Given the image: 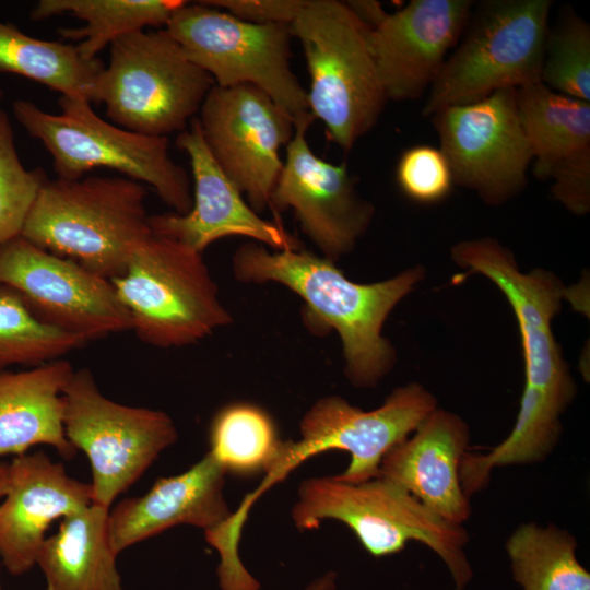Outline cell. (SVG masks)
<instances>
[{
    "mask_svg": "<svg viewBox=\"0 0 590 590\" xmlns=\"http://www.w3.org/2000/svg\"><path fill=\"white\" fill-rule=\"evenodd\" d=\"M349 9L367 25L370 30L375 28L387 15L386 12L378 1L373 0H353L345 1Z\"/></svg>",
    "mask_w": 590,
    "mask_h": 590,
    "instance_id": "e575fe53",
    "label": "cell"
},
{
    "mask_svg": "<svg viewBox=\"0 0 590 590\" xmlns=\"http://www.w3.org/2000/svg\"><path fill=\"white\" fill-rule=\"evenodd\" d=\"M469 440L463 418L437 408L385 455L378 476L411 494L445 521L462 526L471 516L459 473Z\"/></svg>",
    "mask_w": 590,
    "mask_h": 590,
    "instance_id": "44dd1931",
    "label": "cell"
},
{
    "mask_svg": "<svg viewBox=\"0 0 590 590\" xmlns=\"http://www.w3.org/2000/svg\"><path fill=\"white\" fill-rule=\"evenodd\" d=\"M138 338L155 347H181L232 322L202 253L151 234L110 281Z\"/></svg>",
    "mask_w": 590,
    "mask_h": 590,
    "instance_id": "ba28073f",
    "label": "cell"
},
{
    "mask_svg": "<svg viewBox=\"0 0 590 590\" xmlns=\"http://www.w3.org/2000/svg\"><path fill=\"white\" fill-rule=\"evenodd\" d=\"M551 0H487L429 87L423 116L541 82Z\"/></svg>",
    "mask_w": 590,
    "mask_h": 590,
    "instance_id": "9c48e42d",
    "label": "cell"
},
{
    "mask_svg": "<svg viewBox=\"0 0 590 590\" xmlns=\"http://www.w3.org/2000/svg\"><path fill=\"white\" fill-rule=\"evenodd\" d=\"M62 400L64 435L90 461L92 504L108 509L178 438L169 415L106 398L87 368L74 370Z\"/></svg>",
    "mask_w": 590,
    "mask_h": 590,
    "instance_id": "8fae6325",
    "label": "cell"
},
{
    "mask_svg": "<svg viewBox=\"0 0 590 590\" xmlns=\"http://www.w3.org/2000/svg\"><path fill=\"white\" fill-rule=\"evenodd\" d=\"M176 146L189 158L192 206L185 214L150 215L153 234L176 240L200 253L212 243L241 236L275 251L299 249L300 243L276 222L262 219L223 173L202 137L197 117L177 134Z\"/></svg>",
    "mask_w": 590,
    "mask_h": 590,
    "instance_id": "ac0fdd59",
    "label": "cell"
},
{
    "mask_svg": "<svg viewBox=\"0 0 590 590\" xmlns=\"http://www.w3.org/2000/svg\"><path fill=\"white\" fill-rule=\"evenodd\" d=\"M471 0H412L369 31V46L387 98L421 97L439 74L467 26Z\"/></svg>",
    "mask_w": 590,
    "mask_h": 590,
    "instance_id": "d6986e66",
    "label": "cell"
},
{
    "mask_svg": "<svg viewBox=\"0 0 590 590\" xmlns=\"http://www.w3.org/2000/svg\"><path fill=\"white\" fill-rule=\"evenodd\" d=\"M396 179L403 194L421 204L444 200L455 184L446 156L428 144L411 146L401 154Z\"/></svg>",
    "mask_w": 590,
    "mask_h": 590,
    "instance_id": "1f68e13d",
    "label": "cell"
},
{
    "mask_svg": "<svg viewBox=\"0 0 590 590\" xmlns=\"http://www.w3.org/2000/svg\"><path fill=\"white\" fill-rule=\"evenodd\" d=\"M182 0H40L30 17L44 21L58 15H71L85 24L59 28L63 39L80 40V52L88 59L109 47L116 39L148 27L166 26Z\"/></svg>",
    "mask_w": 590,
    "mask_h": 590,
    "instance_id": "d4e9b609",
    "label": "cell"
},
{
    "mask_svg": "<svg viewBox=\"0 0 590 590\" xmlns=\"http://www.w3.org/2000/svg\"><path fill=\"white\" fill-rule=\"evenodd\" d=\"M309 73L308 110L350 151L378 122L386 103L369 31L345 1L306 0L290 24Z\"/></svg>",
    "mask_w": 590,
    "mask_h": 590,
    "instance_id": "277c9868",
    "label": "cell"
},
{
    "mask_svg": "<svg viewBox=\"0 0 590 590\" xmlns=\"http://www.w3.org/2000/svg\"><path fill=\"white\" fill-rule=\"evenodd\" d=\"M9 483V463H0V498L7 493Z\"/></svg>",
    "mask_w": 590,
    "mask_h": 590,
    "instance_id": "8d00e7d4",
    "label": "cell"
},
{
    "mask_svg": "<svg viewBox=\"0 0 590 590\" xmlns=\"http://www.w3.org/2000/svg\"><path fill=\"white\" fill-rule=\"evenodd\" d=\"M430 118L453 182L475 191L489 205H500L526 188L533 156L515 88L442 108Z\"/></svg>",
    "mask_w": 590,
    "mask_h": 590,
    "instance_id": "7c38bea8",
    "label": "cell"
},
{
    "mask_svg": "<svg viewBox=\"0 0 590 590\" xmlns=\"http://www.w3.org/2000/svg\"><path fill=\"white\" fill-rule=\"evenodd\" d=\"M209 453L227 473L268 475L283 451L276 425L261 406L233 402L220 409L209 428Z\"/></svg>",
    "mask_w": 590,
    "mask_h": 590,
    "instance_id": "4316f807",
    "label": "cell"
},
{
    "mask_svg": "<svg viewBox=\"0 0 590 590\" xmlns=\"http://www.w3.org/2000/svg\"><path fill=\"white\" fill-rule=\"evenodd\" d=\"M335 574L332 571L317 578L310 583L306 590H334L335 587Z\"/></svg>",
    "mask_w": 590,
    "mask_h": 590,
    "instance_id": "d590c367",
    "label": "cell"
},
{
    "mask_svg": "<svg viewBox=\"0 0 590 590\" xmlns=\"http://www.w3.org/2000/svg\"><path fill=\"white\" fill-rule=\"evenodd\" d=\"M104 66L98 57L85 58L76 46L35 38L13 23L0 21V72L27 78L61 96L82 97L92 104Z\"/></svg>",
    "mask_w": 590,
    "mask_h": 590,
    "instance_id": "484cf974",
    "label": "cell"
},
{
    "mask_svg": "<svg viewBox=\"0 0 590 590\" xmlns=\"http://www.w3.org/2000/svg\"><path fill=\"white\" fill-rule=\"evenodd\" d=\"M165 30L216 86L250 84L293 118L309 111L307 91L292 70L290 24H253L186 1Z\"/></svg>",
    "mask_w": 590,
    "mask_h": 590,
    "instance_id": "30bf717a",
    "label": "cell"
},
{
    "mask_svg": "<svg viewBox=\"0 0 590 590\" xmlns=\"http://www.w3.org/2000/svg\"><path fill=\"white\" fill-rule=\"evenodd\" d=\"M576 550L568 531L535 522L519 526L506 542L514 579L523 590H590Z\"/></svg>",
    "mask_w": 590,
    "mask_h": 590,
    "instance_id": "83f0119b",
    "label": "cell"
},
{
    "mask_svg": "<svg viewBox=\"0 0 590 590\" xmlns=\"http://www.w3.org/2000/svg\"><path fill=\"white\" fill-rule=\"evenodd\" d=\"M197 119L220 168L257 213L264 211L283 168L281 150L294 134V118L260 88L240 84L214 85Z\"/></svg>",
    "mask_w": 590,
    "mask_h": 590,
    "instance_id": "4fadbf2b",
    "label": "cell"
},
{
    "mask_svg": "<svg viewBox=\"0 0 590 590\" xmlns=\"http://www.w3.org/2000/svg\"><path fill=\"white\" fill-rule=\"evenodd\" d=\"M88 342L35 317L14 288L0 283V371L12 365L39 366Z\"/></svg>",
    "mask_w": 590,
    "mask_h": 590,
    "instance_id": "f1b7e54d",
    "label": "cell"
},
{
    "mask_svg": "<svg viewBox=\"0 0 590 590\" xmlns=\"http://www.w3.org/2000/svg\"><path fill=\"white\" fill-rule=\"evenodd\" d=\"M0 590H1V587H0Z\"/></svg>",
    "mask_w": 590,
    "mask_h": 590,
    "instance_id": "f35d334b",
    "label": "cell"
},
{
    "mask_svg": "<svg viewBox=\"0 0 590 590\" xmlns=\"http://www.w3.org/2000/svg\"><path fill=\"white\" fill-rule=\"evenodd\" d=\"M437 409L436 398L422 385L396 388L377 409L364 411L338 396L322 398L303 416L300 439L285 441L287 473L307 459L328 450L351 456L339 480L361 483L378 476L385 455L409 437Z\"/></svg>",
    "mask_w": 590,
    "mask_h": 590,
    "instance_id": "5bb4252c",
    "label": "cell"
},
{
    "mask_svg": "<svg viewBox=\"0 0 590 590\" xmlns=\"http://www.w3.org/2000/svg\"><path fill=\"white\" fill-rule=\"evenodd\" d=\"M47 179L43 168L23 165L9 115L0 109V246L21 236Z\"/></svg>",
    "mask_w": 590,
    "mask_h": 590,
    "instance_id": "4dcf8cb0",
    "label": "cell"
},
{
    "mask_svg": "<svg viewBox=\"0 0 590 590\" xmlns=\"http://www.w3.org/2000/svg\"><path fill=\"white\" fill-rule=\"evenodd\" d=\"M214 85L165 28L142 30L110 44L93 103L121 128L167 138L187 129Z\"/></svg>",
    "mask_w": 590,
    "mask_h": 590,
    "instance_id": "52a82bcc",
    "label": "cell"
},
{
    "mask_svg": "<svg viewBox=\"0 0 590 590\" xmlns=\"http://www.w3.org/2000/svg\"><path fill=\"white\" fill-rule=\"evenodd\" d=\"M541 82L566 96L590 102V27L575 14L548 28Z\"/></svg>",
    "mask_w": 590,
    "mask_h": 590,
    "instance_id": "f546056e",
    "label": "cell"
},
{
    "mask_svg": "<svg viewBox=\"0 0 590 590\" xmlns=\"http://www.w3.org/2000/svg\"><path fill=\"white\" fill-rule=\"evenodd\" d=\"M226 472L208 452L185 472L160 477L142 496L122 499L108 514L113 551H122L169 528L189 524L204 531L220 554L219 570L235 575L243 569L233 512L223 495Z\"/></svg>",
    "mask_w": 590,
    "mask_h": 590,
    "instance_id": "2e32d148",
    "label": "cell"
},
{
    "mask_svg": "<svg viewBox=\"0 0 590 590\" xmlns=\"http://www.w3.org/2000/svg\"><path fill=\"white\" fill-rule=\"evenodd\" d=\"M551 191L568 211L585 215L590 209V157L557 169L551 178Z\"/></svg>",
    "mask_w": 590,
    "mask_h": 590,
    "instance_id": "836d02e7",
    "label": "cell"
},
{
    "mask_svg": "<svg viewBox=\"0 0 590 590\" xmlns=\"http://www.w3.org/2000/svg\"><path fill=\"white\" fill-rule=\"evenodd\" d=\"M146 190L127 177L47 179L21 236L109 281L151 234Z\"/></svg>",
    "mask_w": 590,
    "mask_h": 590,
    "instance_id": "3957f363",
    "label": "cell"
},
{
    "mask_svg": "<svg viewBox=\"0 0 590 590\" xmlns=\"http://www.w3.org/2000/svg\"><path fill=\"white\" fill-rule=\"evenodd\" d=\"M74 369L64 358L22 371H0V457L49 445L66 460L78 450L62 423V392Z\"/></svg>",
    "mask_w": 590,
    "mask_h": 590,
    "instance_id": "7402d4cb",
    "label": "cell"
},
{
    "mask_svg": "<svg viewBox=\"0 0 590 590\" xmlns=\"http://www.w3.org/2000/svg\"><path fill=\"white\" fill-rule=\"evenodd\" d=\"M292 519L299 530L317 529L327 519L338 520L377 558L403 551L409 542L422 543L444 562L456 590H463L473 577L463 526L445 521L379 476L361 483L343 482L335 475L307 479L298 487Z\"/></svg>",
    "mask_w": 590,
    "mask_h": 590,
    "instance_id": "5b68a950",
    "label": "cell"
},
{
    "mask_svg": "<svg viewBox=\"0 0 590 590\" xmlns=\"http://www.w3.org/2000/svg\"><path fill=\"white\" fill-rule=\"evenodd\" d=\"M59 114L26 99L12 103L16 121L42 142L57 178L76 180L95 168H109L145 182L178 214L192 206L189 176L169 155L168 138L140 134L101 118L82 97L60 96Z\"/></svg>",
    "mask_w": 590,
    "mask_h": 590,
    "instance_id": "8992f818",
    "label": "cell"
},
{
    "mask_svg": "<svg viewBox=\"0 0 590 590\" xmlns=\"http://www.w3.org/2000/svg\"><path fill=\"white\" fill-rule=\"evenodd\" d=\"M306 0H204L202 3L221 9L253 24H291Z\"/></svg>",
    "mask_w": 590,
    "mask_h": 590,
    "instance_id": "d6a6232c",
    "label": "cell"
},
{
    "mask_svg": "<svg viewBox=\"0 0 590 590\" xmlns=\"http://www.w3.org/2000/svg\"><path fill=\"white\" fill-rule=\"evenodd\" d=\"M233 271L241 282H276L298 295L305 324L319 334L337 331L345 375L363 388L376 386L393 367L396 351L381 334L384 323L425 274L415 267L380 282L357 283L326 257L302 248L271 252L256 241L237 248Z\"/></svg>",
    "mask_w": 590,
    "mask_h": 590,
    "instance_id": "7a4b0ae2",
    "label": "cell"
},
{
    "mask_svg": "<svg viewBox=\"0 0 590 590\" xmlns=\"http://www.w3.org/2000/svg\"><path fill=\"white\" fill-rule=\"evenodd\" d=\"M452 260L481 273L505 295L516 316L524 356V388L509 435L483 456L489 469L535 463L557 445L560 416L576 396V385L552 331L565 287L552 272L520 271L514 253L491 237L457 243Z\"/></svg>",
    "mask_w": 590,
    "mask_h": 590,
    "instance_id": "6da1fadb",
    "label": "cell"
},
{
    "mask_svg": "<svg viewBox=\"0 0 590 590\" xmlns=\"http://www.w3.org/2000/svg\"><path fill=\"white\" fill-rule=\"evenodd\" d=\"M0 283L42 322L86 342L132 329L113 283L19 236L0 246Z\"/></svg>",
    "mask_w": 590,
    "mask_h": 590,
    "instance_id": "9a60e30c",
    "label": "cell"
},
{
    "mask_svg": "<svg viewBox=\"0 0 590 590\" xmlns=\"http://www.w3.org/2000/svg\"><path fill=\"white\" fill-rule=\"evenodd\" d=\"M3 95H4V94H3V91L0 90V101L2 99Z\"/></svg>",
    "mask_w": 590,
    "mask_h": 590,
    "instance_id": "74e56055",
    "label": "cell"
},
{
    "mask_svg": "<svg viewBox=\"0 0 590 590\" xmlns=\"http://www.w3.org/2000/svg\"><path fill=\"white\" fill-rule=\"evenodd\" d=\"M0 505V556L14 576L36 565L50 524L92 504V487L43 451L16 456Z\"/></svg>",
    "mask_w": 590,
    "mask_h": 590,
    "instance_id": "ffe728a7",
    "label": "cell"
},
{
    "mask_svg": "<svg viewBox=\"0 0 590 590\" xmlns=\"http://www.w3.org/2000/svg\"><path fill=\"white\" fill-rule=\"evenodd\" d=\"M108 514V508L91 504L63 517L58 531L45 538L36 564L46 590H121Z\"/></svg>",
    "mask_w": 590,
    "mask_h": 590,
    "instance_id": "603a6c76",
    "label": "cell"
},
{
    "mask_svg": "<svg viewBox=\"0 0 590 590\" xmlns=\"http://www.w3.org/2000/svg\"><path fill=\"white\" fill-rule=\"evenodd\" d=\"M516 94L539 179H550L557 169L590 157V102L557 93L542 82L517 88Z\"/></svg>",
    "mask_w": 590,
    "mask_h": 590,
    "instance_id": "cb8c5ba5",
    "label": "cell"
},
{
    "mask_svg": "<svg viewBox=\"0 0 590 590\" xmlns=\"http://www.w3.org/2000/svg\"><path fill=\"white\" fill-rule=\"evenodd\" d=\"M314 120L309 111L294 118L270 208L275 213L291 209L304 234L335 261L354 249L375 208L356 189L345 163H330L311 150L306 135Z\"/></svg>",
    "mask_w": 590,
    "mask_h": 590,
    "instance_id": "e0dca14e",
    "label": "cell"
}]
</instances>
